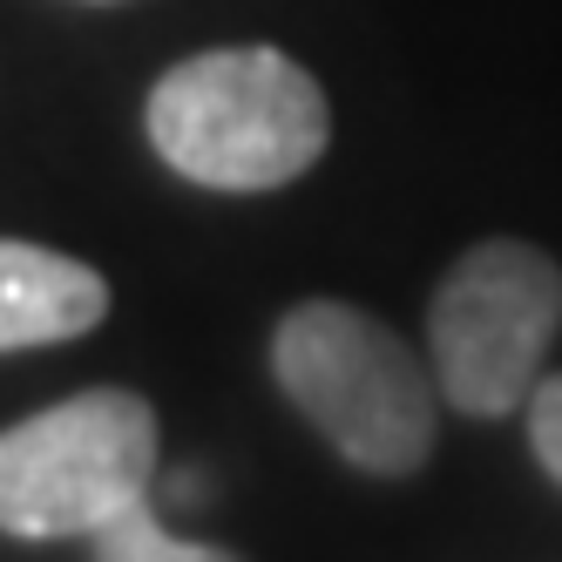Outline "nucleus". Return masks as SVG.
Segmentation results:
<instances>
[{
  "label": "nucleus",
  "instance_id": "7",
  "mask_svg": "<svg viewBox=\"0 0 562 562\" xmlns=\"http://www.w3.org/2000/svg\"><path fill=\"white\" fill-rule=\"evenodd\" d=\"M529 440H536V461L562 481V373L529 393Z\"/></svg>",
  "mask_w": 562,
  "mask_h": 562
},
{
  "label": "nucleus",
  "instance_id": "3",
  "mask_svg": "<svg viewBox=\"0 0 562 562\" xmlns=\"http://www.w3.org/2000/svg\"><path fill=\"white\" fill-rule=\"evenodd\" d=\"M156 407L130 386H89L0 434V529L21 542L95 536L149 502Z\"/></svg>",
  "mask_w": 562,
  "mask_h": 562
},
{
  "label": "nucleus",
  "instance_id": "6",
  "mask_svg": "<svg viewBox=\"0 0 562 562\" xmlns=\"http://www.w3.org/2000/svg\"><path fill=\"white\" fill-rule=\"evenodd\" d=\"M95 562H245V555H231L217 542L170 536L164 521H156V508L136 502V508L115 515L109 529H95Z\"/></svg>",
  "mask_w": 562,
  "mask_h": 562
},
{
  "label": "nucleus",
  "instance_id": "1",
  "mask_svg": "<svg viewBox=\"0 0 562 562\" xmlns=\"http://www.w3.org/2000/svg\"><path fill=\"white\" fill-rule=\"evenodd\" d=\"M333 136L326 89L278 48H204L149 89L156 156L204 190H278Z\"/></svg>",
  "mask_w": 562,
  "mask_h": 562
},
{
  "label": "nucleus",
  "instance_id": "5",
  "mask_svg": "<svg viewBox=\"0 0 562 562\" xmlns=\"http://www.w3.org/2000/svg\"><path fill=\"white\" fill-rule=\"evenodd\" d=\"M102 312H109V285L95 265L0 237V352L82 339L102 326Z\"/></svg>",
  "mask_w": 562,
  "mask_h": 562
},
{
  "label": "nucleus",
  "instance_id": "2",
  "mask_svg": "<svg viewBox=\"0 0 562 562\" xmlns=\"http://www.w3.org/2000/svg\"><path fill=\"white\" fill-rule=\"evenodd\" d=\"M271 373L292 407L367 474H414L434 454V380L373 312L312 299L271 333Z\"/></svg>",
  "mask_w": 562,
  "mask_h": 562
},
{
  "label": "nucleus",
  "instance_id": "4",
  "mask_svg": "<svg viewBox=\"0 0 562 562\" xmlns=\"http://www.w3.org/2000/svg\"><path fill=\"white\" fill-rule=\"evenodd\" d=\"M555 326H562V265L536 245H515V237L474 245L440 278L427 312L440 393L474 420L521 407Z\"/></svg>",
  "mask_w": 562,
  "mask_h": 562
}]
</instances>
